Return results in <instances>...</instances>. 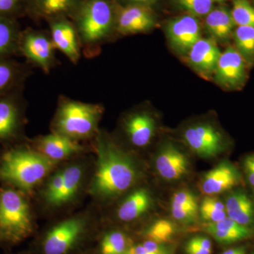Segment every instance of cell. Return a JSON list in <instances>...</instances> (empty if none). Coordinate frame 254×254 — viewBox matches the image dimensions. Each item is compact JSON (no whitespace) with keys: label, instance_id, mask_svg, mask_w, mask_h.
<instances>
[{"label":"cell","instance_id":"cell-1","mask_svg":"<svg viewBox=\"0 0 254 254\" xmlns=\"http://www.w3.org/2000/svg\"><path fill=\"white\" fill-rule=\"evenodd\" d=\"M91 142L95 161L88 193L95 202L115 199L136 185L141 170L131 153L102 129Z\"/></svg>","mask_w":254,"mask_h":254},{"label":"cell","instance_id":"cell-2","mask_svg":"<svg viewBox=\"0 0 254 254\" xmlns=\"http://www.w3.org/2000/svg\"><path fill=\"white\" fill-rule=\"evenodd\" d=\"M58 165L38 153L28 141L6 145L0 152V182L32 196Z\"/></svg>","mask_w":254,"mask_h":254},{"label":"cell","instance_id":"cell-3","mask_svg":"<svg viewBox=\"0 0 254 254\" xmlns=\"http://www.w3.org/2000/svg\"><path fill=\"white\" fill-rule=\"evenodd\" d=\"M71 17L82 55L88 59L98 56L102 46L116 32V9L110 0H82Z\"/></svg>","mask_w":254,"mask_h":254},{"label":"cell","instance_id":"cell-4","mask_svg":"<svg viewBox=\"0 0 254 254\" xmlns=\"http://www.w3.org/2000/svg\"><path fill=\"white\" fill-rule=\"evenodd\" d=\"M36 230L31 195L9 185L0 187V247L19 245Z\"/></svg>","mask_w":254,"mask_h":254},{"label":"cell","instance_id":"cell-5","mask_svg":"<svg viewBox=\"0 0 254 254\" xmlns=\"http://www.w3.org/2000/svg\"><path fill=\"white\" fill-rule=\"evenodd\" d=\"M104 107L61 95L51 122L50 132L78 142L91 141L100 131Z\"/></svg>","mask_w":254,"mask_h":254},{"label":"cell","instance_id":"cell-6","mask_svg":"<svg viewBox=\"0 0 254 254\" xmlns=\"http://www.w3.org/2000/svg\"><path fill=\"white\" fill-rule=\"evenodd\" d=\"M92 216L90 212H79L52 225L42 239V253H71L89 232L93 221Z\"/></svg>","mask_w":254,"mask_h":254},{"label":"cell","instance_id":"cell-7","mask_svg":"<svg viewBox=\"0 0 254 254\" xmlns=\"http://www.w3.org/2000/svg\"><path fill=\"white\" fill-rule=\"evenodd\" d=\"M84 158L83 155L63 163V185L52 212L74 204L84 190L88 192L93 165Z\"/></svg>","mask_w":254,"mask_h":254},{"label":"cell","instance_id":"cell-8","mask_svg":"<svg viewBox=\"0 0 254 254\" xmlns=\"http://www.w3.org/2000/svg\"><path fill=\"white\" fill-rule=\"evenodd\" d=\"M18 50L28 63L46 74L58 64L56 49L48 32L31 29L21 33Z\"/></svg>","mask_w":254,"mask_h":254},{"label":"cell","instance_id":"cell-9","mask_svg":"<svg viewBox=\"0 0 254 254\" xmlns=\"http://www.w3.org/2000/svg\"><path fill=\"white\" fill-rule=\"evenodd\" d=\"M27 141L38 153L57 164L69 161L89 152L93 153L91 145L88 146L82 142L73 141L52 132Z\"/></svg>","mask_w":254,"mask_h":254},{"label":"cell","instance_id":"cell-10","mask_svg":"<svg viewBox=\"0 0 254 254\" xmlns=\"http://www.w3.org/2000/svg\"><path fill=\"white\" fill-rule=\"evenodd\" d=\"M26 107L16 93L0 97V143L24 141Z\"/></svg>","mask_w":254,"mask_h":254},{"label":"cell","instance_id":"cell-11","mask_svg":"<svg viewBox=\"0 0 254 254\" xmlns=\"http://www.w3.org/2000/svg\"><path fill=\"white\" fill-rule=\"evenodd\" d=\"M184 138L190 149L202 158H213L225 148L223 136L209 124L189 127L184 133Z\"/></svg>","mask_w":254,"mask_h":254},{"label":"cell","instance_id":"cell-12","mask_svg":"<svg viewBox=\"0 0 254 254\" xmlns=\"http://www.w3.org/2000/svg\"><path fill=\"white\" fill-rule=\"evenodd\" d=\"M50 36L55 49L59 50L73 64H77L82 55L81 43L72 21L60 18L48 21Z\"/></svg>","mask_w":254,"mask_h":254},{"label":"cell","instance_id":"cell-13","mask_svg":"<svg viewBox=\"0 0 254 254\" xmlns=\"http://www.w3.org/2000/svg\"><path fill=\"white\" fill-rule=\"evenodd\" d=\"M155 20L146 6L127 4L116 9L115 31L121 35L137 34L149 31Z\"/></svg>","mask_w":254,"mask_h":254},{"label":"cell","instance_id":"cell-14","mask_svg":"<svg viewBox=\"0 0 254 254\" xmlns=\"http://www.w3.org/2000/svg\"><path fill=\"white\" fill-rule=\"evenodd\" d=\"M242 175L238 169L230 162L225 160L205 174L200 184L203 194H220L240 186Z\"/></svg>","mask_w":254,"mask_h":254},{"label":"cell","instance_id":"cell-15","mask_svg":"<svg viewBox=\"0 0 254 254\" xmlns=\"http://www.w3.org/2000/svg\"><path fill=\"white\" fill-rule=\"evenodd\" d=\"M166 31L170 44L181 53H188L201 38L200 23L196 17L190 14L174 18Z\"/></svg>","mask_w":254,"mask_h":254},{"label":"cell","instance_id":"cell-16","mask_svg":"<svg viewBox=\"0 0 254 254\" xmlns=\"http://www.w3.org/2000/svg\"><path fill=\"white\" fill-rule=\"evenodd\" d=\"M215 71V79L222 86L237 88L246 78V60L240 52L229 47L219 58Z\"/></svg>","mask_w":254,"mask_h":254},{"label":"cell","instance_id":"cell-17","mask_svg":"<svg viewBox=\"0 0 254 254\" xmlns=\"http://www.w3.org/2000/svg\"><path fill=\"white\" fill-rule=\"evenodd\" d=\"M123 129L130 144L144 148L154 136L155 120L148 112H132L124 118Z\"/></svg>","mask_w":254,"mask_h":254},{"label":"cell","instance_id":"cell-18","mask_svg":"<svg viewBox=\"0 0 254 254\" xmlns=\"http://www.w3.org/2000/svg\"><path fill=\"white\" fill-rule=\"evenodd\" d=\"M155 165L160 176L168 181L180 180L190 169L188 158L172 143L164 145L160 149L155 158Z\"/></svg>","mask_w":254,"mask_h":254},{"label":"cell","instance_id":"cell-19","mask_svg":"<svg viewBox=\"0 0 254 254\" xmlns=\"http://www.w3.org/2000/svg\"><path fill=\"white\" fill-rule=\"evenodd\" d=\"M225 204L228 218L254 230V200L245 190H232L227 195Z\"/></svg>","mask_w":254,"mask_h":254},{"label":"cell","instance_id":"cell-20","mask_svg":"<svg viewBox=\"0 0 254 254\" xmlns=\"http://www.w3.org/2000/svg\"><path fill=\"white\" fill-rule=\"evenodd\" d=\"M188 53L190 64L199 72L209 74L215 71L222 53L213 40L200 38Z\"/></svg>","mask_w":254,"mask_h":254},{"label":"cell","instance_id":"cell-21","mask_svg":"<svg viewBox=\"0 0 254 254\" xmlns=\"http://www.w3.org/2000/svg\"><path fill=\"white\" fill-rule=\"evenodd\" d=\"M203 230L222 245H230L250 239L254 232L253 229L241 225L228 217L221 221L207 222Z\"/></svg>","mask_w":254,"mask_h":254},{"label":"cell","instance_id":"cell-22","mask_svg":"<svg viewBox=\"0 0 254 254\" xmlns=\"http://www.w3.org/2000/svg\"><path fill=\"white\" fill-rule=\"evenodd\" d=\"M151 203L149 191L143 188L136 189L128 193L119 205L117 218L123 222L134 221L149 210Z\"/></svg>","mask_w":254,"mask_h":254},{"label":"cell","instance_id":"cell-23","mask_svg":"<svg viewBox=\"0 0 254 254\" xmlns=\"http://www.w3.org/2000/svg\"><path fill=\"white\" fill-rule=\"evenodd\" d=\"M82 0H31V10L38 18L50 21L71 16Z\"/></svg>","mask_w":254,"mask_h":254},{"label":"cell","instance_id":"cell-24","mask_svg":"<svg viewBox=\"0 0 254 254\" xmlns=\"http://www.w3.org/2000/svg\"><path fill=\"white\" fill-rule=\"evenodd\" d=\"M31 72L27 66L0 58V97L14 93Z\"/></svg>","mask_w":254,"mask_h":254},{"label":"cell","instance_id":"cell-25","mask_svg":"<svg viewBox=\"0 0 254 254\" xmlns=\"http://www.w3.org/2000/svg\"><path fill=\"white\" fill-rule=\"evenodd\" d=\"M205 25L209 34L220 41L228 40L236 26L231 11L224 6L212 9L205 16Z\"/></svg>","mask_w":254,"mask_h":254},{"label":"cell","instance_id":"cell-26","mask_svg":"<svg viewBox=\"0 0 254 254\" xmlns=\"http://www.w3.org/2000/svg\"><path fill=\"white\" fill-rule=\"evenodd\" d=\"M21 33L15 21L7 16H0V58L19 51Z\"/></svg>","mask_w":254,"mask_h":254},{"label":"cell","instance_id":"cell-27","mask_svg":"<svg viewBox=\"0 0 254 254\" xmlns=\"http://www.w3.org/2000/svg\"><path fill=\"white\" fill-rule=\"evenodd\" d=\"M131 247L124 232L113 230L105 234L100 242V254H126Z\"/></svg>","mask_w":254,"mask_h":254},{"label":"cell","instance_id":"cell-28","mask_svg":"<svg viewBox=\"0 0 254 254\" xmlns=\"http://www.w3.org/2000/svg\"><path fill=\"white\" fill-rule=\"evenodd\" d=\"M236 49L240 52L246 62H254V28L237 26L234 32Z\"/></svg>","mask_w":254,"mask_h":254},{"label":"cell","instance_id":"cell-29","mask_svg":"<svg viewBox=\"0 0 254 254\" xmlns=\"http://www.w3.org/2000/svg\"><path fill=\"white\" fill-rule=\"evenodd\" d=\"M200 213L202 219L209 223L221 221L227 217L225 203L210 195L202 200Z\"/></svg>","mask_w":254,"mask_h":254},{"label":"cell","instance_id":"cell-30","mask_svg":"<svg viewBox=\"0 0 254 254\" xmlns=\"http://www.w3.org/2000/svg\"><path fill=\"white\" fill-rule=\"evenodd\" d=\"M175 227L171 222L167 220H159L152 224L145 232L148 240L159 244L167 243L173 238Z\"/></svg>","mask_w":254,"mask_h":254},{"label":"cell","instance_id":"cell-31","mask_svg":"<svg viewBox=\"0 0 254 254\" xmlns=\"http://www.w3.org/2000/svg\"><path fill=\"white\" fill-rule=\"evenodd\" d=\"M231 14L236 26L254 28V6L248 0H234Z\"/></svg>","mask_w":254,"mask_h":254},{"label":"cell","instance_id":"cell-32","mask_svg":"<svg viewBox=\"0 0 254 254\" xmlns=\"http://www.w3.org/2000/svg\"><path fill=\"white\" fill-rule=\"evenodd\" d=\"M175 4L194 17H203L213 9L212 0H174Z\"/></svg>","mask_w":254,"mask_h":254},{"label":"cell","instance_id":"cell-33","mask_svg":"<svg viewBox=\"0 0 254 254\" xmlns=\"http://www.w3.org/2000/svg\"><path fill=\"white\" fill-rule=\"evenodd\" d=\"M211 241L204 236H195L190 238L185 246L187 254H212Z\"/></svg>","mask_w":254,"mask_h":254},{"label":"cell","instance_id":"cell-34","mask_svg":"<svg viewBox=\"0 0 254 254\" xmlns=\"http://www.w3.org/2000/svg\"><path fill=\"white\" fill-rule=\"evenodd\" d=\"M171 213L173 218L177 221L189 225L193 223L196 220L198 210L182 205L171 204Z\"/></svg>","mask_w":254,"mask_h":254},{"label":"cell","instance_id":"cell-35","mask_svg":"<svg viewBox=\"0 0 254 254\" xmlns=\"http://www.w3.org/2000/svg\"><path fill=\"white\" fill-rule=\"evenodd\" d=\"M171 204L182 205V206L199 210L196 198L193 193L187 190H180L174 193L172 198Z\"/></svg>","mask_w":254,"mask_h":254},{"label":"cell","instance_id":"cell-36","mask_svg":"<svg viewBox=\"0 0 254 254\" xmlns=\"http://www.w3.org/2000/svg\"><path fill=\"white\" fill-rule=\"evenodd\" d=\"M243 168L247 182L254 190V153L244 159Z\"/></svg>","mask_w":254,"mask_h":254},{"label":"cell","instance_id":"cell-37","mask_svg":"<svg viewBox=\"0 0 254 254\" xmlns=\"http://www.w3.org/2000/svg\"><path fill=\"white\" fill-rule=\"evenodd\" d=\"M22 1L23 0H0V14L13 11Z\"/></svg>","mask_w":254,"mask_h":254},{"label":"cell","instance_id":"cell-38","mask_svg":"<svg viewBox=\"0 0 254 254\" xmlns=\"http://www.w3.org/2000/svg\"><path fill=\"white\" fill-rule=\"evenodd\" d=\"M129 4H138L143 5V6H148V4H153L156 0H126Z\"/></svg>","mask_w":254,"mask_h":254},{"label":"cell","instance_id":"cell-39","mask_svg":"<svg viewBox=\"0 0 254 254\" xmlns=\"http://www.w3.org/2000/svg\"><path fill=\"white\" fill-rule=\"evenodd\" d=\"M213 1H216V2H222V1H227V0H212Z\"/></svg>","mask_w":254,"mask_h":254},{"label":"cell","instance_id":"cell-40","mask_svg":"<svg viewBox=\"0 0 254 254\" xmlns=\"http://www.w3.org/2000/svg\"><path fill=\"white\" fill-rule=\"evenodd\" d=\"M170 254V252H168V253H163V254Z\"/></svg>","mask_w":254,"mask_h":254},{"label":"cell","instance_id":"cell-41","mask_svg":"<svg viewBox=\"0 0 254 254\" xmlns=\"http://www.w3.org/2000/svg\"><path fill=\"white\" fill-rule=\"evenodd\" d=\"M254 254V253H252V254Z\"/></svg>","mask_w":254,"mask_h":254},{"label":"cell","instance_id":"cell-42","mask_svg":"<svg viewBox=\"0 0 254 254\" xmlns=\"http://www.w3.org/2000/svg\"></svg>","mask_w":254,"mask_h":254},{"label":"cell","instance_id":"cell-43","mask_svg":"<svg viewBox=\"0 0 254 254\" xmlns=\"http://www.w3.org/2000/svg\"></svg>","mask_w":254,"mask_h":254},{"label":"cell","instance_id":"cell-44","mask_svg":"<svg viewBox=\"0 0 254 254\" xmlns=\"http://www.w3.org/2000/svg\"></svg>","mask_w":254,"mask_h":254}]
</instances>
